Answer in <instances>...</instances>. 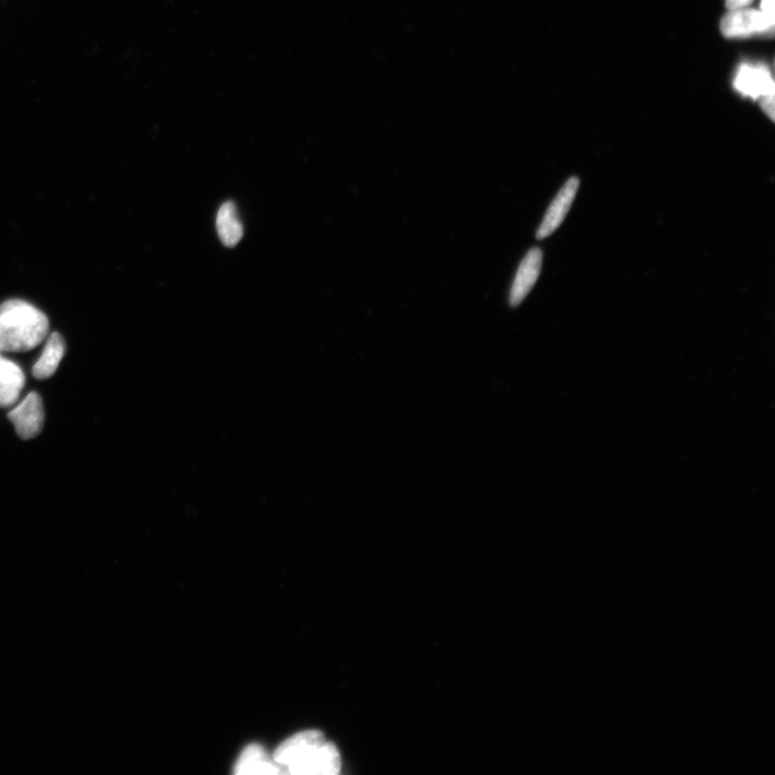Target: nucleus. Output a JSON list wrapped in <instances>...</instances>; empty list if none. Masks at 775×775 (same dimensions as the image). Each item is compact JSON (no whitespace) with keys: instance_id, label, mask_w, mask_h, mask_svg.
<instances>
[{"instance_id":"13","label":"nucleus","mask_w":775,"mask_h":775,"mask_svg":"<svg viewBox=\"0 0 775 775\" xmlns=\"http://www.w3.org/2000/svg\"><path fill=\"white\" fill-rule=\"evenodd\" d=\"M754 0H726V7L729 10L740 9L750 6Z\"/></svg>"},{"instance_id":"11","label":"nucleus","mask_w":775,"mask_h":775,"mask_svg":"<svg viewBox=\"0 0 775 775\" xmlns=\"http://www.w3.org/2000/svg\"><path fill=\"white\" fill-rule=\"evenodd\" d=\"M65 354L64 338L59 333L50 335L44 352L33 369V375L38 379H47L58 370Z\"/></svg>"},{"instance_id":"12","label":"nucleus","mask_w":775,"mask_h":775,"mask_svg":"<svg viewBox=\"0 0 775 775\" xmlns=\"http://www.w3.org/2000/svg\"><path fill=\"white\" fill-rule=\"evenodd\" d=\"M774 105V95L765 97L763 100H760V106H762L763 110L772 121H774Z\"/></svg>"},{"instance_id":"9","label":"nucleus","mask_w":775,"mask_h":775,"mask_svg":"<svg viewBox=\"0 0 775 775\" xmlns=\"http://www.w3.org/2000/svg\"><path fill=\"white\" fill-rule=\"evenodd\" d=\"M25 385V377L16 363L0 357V406L16 403Z\"/></svg>"},{"instance_id":"8","label":"nucleus","mask_w":775,"mask_h":775,"mask_svg":"<svg viewBox=\"0 0 775 775\" xmlns=\"http://www.w3.org/2000/svg\"><path fill=\"white\" fill-rule=\"evenodd\" d=\"M234 773L244 774H286L269 753L259 743H251L239 755L234 765Z\"/></svg>"},{"instance_id":"5","label":"nucleus","mask_w":775,"mask_h":775,"mask_svg":"<svg viewBox=\"0 0 775 775\" xmlns=\"http://www.w3.org/2000/svg\"><path fill=\"white\" fill-rule=\"evenodd\" d=\"M9 418L22 439L35 438L44 427L45 421L44 405L39 394H28L26 399L9 413Z\"/></svg>"},{"instance_id":"1","label":"nucleus","mask_w":775,"mask_h":775,"mask_svg":"<svg viewBox=\"0 0 775 775\" xmlns=\"http://www.w3.org/2000/svg\"><path fill=\"white\" fill-rule=\"evenodd\" d=\"M273 758L286 774L336 775L342 769L340 751L319 730L301 731L286 739Z\"/></svg>"},{"instance_id":"6","label":"nucleus","mask_w":775,"mask_h":775,"mask_svg":"<svg viewBox=\"0 0 775 775\" xmlns=\"http://www.w3.org/2000/svg\"><path fill=\"white\" fill-rule=\"evenodd\" d=\"M579 188L580 179L572 177L558 192L551 206H549L537 232V238L540 239V241L541 239L551 236L560 227L562 222L565 221Z\"/></svg>"},{"instance_id":"4","label":"nucleus","mask_w":775,"mask_h":775,"mask_svg":"<svg viewBox=\"0 0 775 775\" xmlns=\"http://www.w3.org/2000/svg\"><path fill=\"white\" fill-rule=\"evenodd\" d=\"M734 88L745 97L752 100L775 95V83L770 70L765 65L742 64L734 80Z\"/></svg>"},{"instance_id":"14","label":"nucleus","mask_w":775,"mask_h":775,"mask_svg":"<svg viewBox=\"0 0 775 775\" xmlns=\"http://www.w3.org/2000/svg\"><path fill=\"white\" fill-rule=\"evenodd\" d=\"M760 10L766 13L767 16L775 18L774 0H762Z\"/></svg>"},{"instance_id":"7","label":"nucleus","mask_w":775,"mask_h":775,"mask_svg":"<svg viewBox=\"0 0 775 775\" xmlns=\"http://www.w3.org/2000/svg\"><path fill=\"white\" fill-rule=\"evenodd\" d=\"M543 252L540 248H532L520 263L510 295V304L519 306L528 297L541 274Z\"/></svg>"},{"instance_id":"2","label":"nucleus","mask_w":775,"mask_h":775,"mask_svg":"<svg viewBox=\"0 0 775 775\" xmlns=\"http://www.w3.org/2000/svg\"><path fill=\"white\" fill-rule=\"evenodd\" d=\"M49 332L48 317L34 305L9 300L0 305V351L32 350Z\"/></svg>"},{"instance_id":"3","label":"nucleus","mask_w":775,"mask_h":775,"mask_svg":"<svg viewBox=\"0 0 775 775\" xmlns=\"http://www.w3.org/2000/svg\"><path fill=\"white\" fill-rule=\"evenodd\" d=\"M775 18L767 16L762 10L748 7L729 10L721 21V32L727 39H746L752 37L772 38Z\"/></svg>"},{"instance_id":"10","label":"nucleus","mask_w":775,"mask_h":775,"mask_svg":"<svg viewBox=\"0 0 775 775\" xmlns=\"http://www.w3.org/2000/svg\"><path fill=\"white\" fill-rule=\"evenodd\" d=\"M216 223L219 237L224 246L232 248L241 242L244 235L243 224L238 218L234 203L227 202L220 207Z\"/></svg>"}]
</instances>
